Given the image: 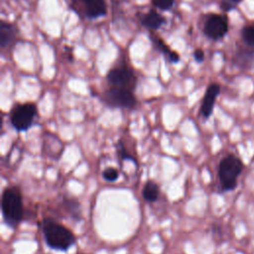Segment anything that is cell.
Wrapping results in <instances>:
<instances>
[{"instance_id": "4fadbf2b", "label": "cell", "mask_w": 254, "mask_h": 254, "mask_svg": "<svg viewBox=\"0 0 254 254\" xmlns=\"http://www.w3.org/2000/svg\"><path fill=\"white\" fill-rule=\"evenodd\" d=\"M142 25L151 30L159 29L165 22V19L154 10H150L142 18Z\"/></svg>"}, {"instance_id": "30bf717a", "label": "cell", "mask_w": 254, "mask_h": 254, "mask_svg": "<svg viewBox=\"0 0 254 254\" xmlns=\"http://www.w3.org/2000/svg\"><path fill=\"white\" fill-rule=\"evenodd\" d=\"M84 4L86 14L90 18H98L106 14V3L104 0H88Z\"/></svg>"}, {"instance_id": "ac0fdd59", "label": "cell", "mask_w": 254, "mask_h": 254, "mask_svg": "<svg viewBox=\"0 0 254 254\" xmlns=\"http://www.w3.org/2000/svg\"><path fill=\"white\" fill-rule=\"evenodd\" d=\"M153 4L161 10H169L173 4L174 0H152Z\"/></svg>"}, {"instance_id": "7a4b0ae2", "label": "cell", "mask_w": 254, "mask_h": 254, "mask_svg": "<svg viewBox=\"0 0 254 254\" xmlns=\"http://www.w3.org/2000/svg\"><path fill=\"white\" fill-rule=\"evenodd\" d=\"M1 210L5 223L13 229H16L24 220L23 194L18 186L4 189L1 197Z\"/></svg>"}, {"instance_id": "9c48e42d", "label": "cell", "mask_w": 254, "mask_h": 254, "mask_svg": "<svg viewBox=\"0 0 254 254\" xmlns=\"http://www.w3.org/2000/svg\"><path fill=\"white\" fill-rule=\"evenodd\" d=\"M62 209L66 216L74 221H80L82 219V210L80 202L73 196H63Z\"/></svg>"}, {"instance_id": "8992f818", "label": "cell", "mask_w": 254, "mask_h": 254, "mask_svg": "<svg viewBox=\"0 0 254 254\" xmlns=\"http://www.w3.org/2000/svg\"><path fill=\"white\" fill-rule=\"evenodd\" d=\"M107 80L111 86L134 90L136 87V76L127 67H115L109 70Z\"/></svg>"}, {"instance_id": "44dd1931", "label": "cell", "mask_w": 254, "mask_h": 254, "mask_svg": "<svg viewBox=\"0 0 254 254\" xmlns=\"http://www.w3.org/2000/svg\"><path fill=\"white\" fill-rule=\"evenodd\" d=\"M82 1H83V2H84V3H85V2H87V1H88V0H82Z\"/></svg>"}, {"instance_id": "7c38bea8", "label": "cell", "mask_w": 254, "mask_h": 254, "mask_svg": "<svg viewBox=\"0 0 254 254\" xmlns=\"http://www.w3.org/2000/svg\"><path fill=\"white\" fill-rule=\"evenodd\" d=\"M15 27L9 23L2 22L0 26V43L2 48L10 46L15 40Z\"/></svg>"}, {"instance_id": "277c9868", "label": "cell", "mask_w": 254, "mask_h": 254, "mask_svg": "<svg viewBox=\"0 0 254 254\" xmlns=\"http://www.w3.org/2000/svg\"><path fill=\"white\" fill-rule=\"evenodd\" d=\"M38 109L33 102L17 103L10 111V123L18 132H27L37 122Z\"/></svg>"}, {"instance_id": "ffe728a7", "label": "cell", "mask_w": 254, "mask_h": 254, "mask_svg": "<svg viewBox=\"0 0 254 254\" xmlns=\"http://www.w3.org/2000/svg\"><path fill=\"white\" fill-rule=\"evenodd\" d=\"M193 56H194L195 61H196V62H198V63L202 62V61H203V59H204V54H203V52H202L201 50H199V49H198V50H195V52H194Z\"/></svg>"}, {"instance_id": "5b68a950", "label": "cell", "mask_w": 254, "mask_h": 254, "mask_svg": "<svg viewBox=\"0 0 254 254\" xmlns=\"http://www.w3.org/2000/svg\"><path fill=\"white\" fill-rule=\"evenodd\" d=\"M102 100L107 106L112 108L134 109L138 103L133 90L114 86H111L103 93Z\"/></svg>"}, {"instance_id": "e0dca14e", "label": "cell", "mask_w": 254, "mask_h": 254, "mask_svg": "<svg viewBox=\"0 0 254 254\" xmlns=\"http://www.w3.org/2000/svg\"><path fill=\"white\" fill-rule=\"evenodd\" d=\"M242 38L250 46H254V26H246L242 29Z\"/></svg>"}, {"instance_id": "3957f363", "label": "cell", "mask_w": 254, "mask_h": 254, "mask_svg": "<svg viewBox=\"0 0 254 254\" xmlns=\"http://www.w3.org/2000/svg\"><path fill=\"white\" fill-rule=\"evenodd\" d=\"M244 170V163L242 160L229 153L225 155L218 163L217 178L219 193L229 192L236 190L238 186V180Z\"/></svg>"}, {"instance_id": "52a82bcc", "label": "cell", "mask_w": 254, "mask_h": 254, "mask_svg": "<svg viewBox=\"0 0 254 254\" xmlns=\"http://www.w3.org/2000/svg\"><path fill=\"white\" fill-rule=\"evenodd\" d=\"M228 31L227 18L223 15H210L204 25L205 35L212 40H219L225 36Z\"/></svg>"}, {"instance_id": "6da1fadb", "label": "cell", "mask_w": 254, "mask_h": 254, "mask_svg": "<svg viewBox=\"0 0 254 254\" xmlns=\"http://www.w3.org/2000/svg\"><path fill=\"white\" fill-rule=\"evenodd\" d=\"M46 244L53 250L66 252L76 242L75 234L52 217H45L39 223Z\"/></svg>"}, {"instance_id": "8fae6325", "label": "cell", "mask_w": 254, "mask_h": 254, "mask_svg": "<svg viewBox=\"0 0 254 254\" xmlns=\"http://www.w3.org/2000/svg\"><path fill=\"white\" fill-rule=\"evenodd\" d=\"M142 196L147 202L157 201L160 196L159 185L152 180L147 181L142 189Z\"/></svg>"}, {"instance_id": "ba28073f", "label": "cell", "mask_w": 254, "mask_h": 254, "mask_svg": "<svg viewBox=\"0 0 254 254\" xmlns=\"http://www.w3.org/2000/svg\"><path fill=\"white\" fill-rule=\"evenodd\" d=\"M219 92H220V86L217 83H211L207 87V89L204 93V96L202 98V102H201L200 110H199L200 115L205 120L211 116V114L213 112V108H214V103H215L216 97L218 96Z\"/></svg>"}, {"instance_id": "d6986e66", "label": "cell", "mask_w": 254, "mask_h": 254, "mask_svg": "<svg viewBox=\"0 0 254 254\" xmlns=\"http://www.w3.org/2000/svg\"><path fill=\"white\" fill-rule=\"evenodd\" d=\"M239 2H240V0H223L222 7L224 10H230V9L234 8V6Z\"/></svg>"}, {"instance_id": "2e32d148", "label": "cell", "mask_w": 254, "mask_h": 254, "mask_svg": "<svg viewBox=\"0 0 254 254\" xmlns=\"http://www.w3.org/2000/svg\"><path fill=\"white\" fill-rule=\"evenodd\" d=\"M119 171L113 167H108L105 168L102 172V178L104 181L109 182V183H113L116 182L119 178Z\"/></svg>"}, {"instance_id": "5bb4252c", "label": "cell", "mask_w": 254, "mask_h": 254, "mask_svg": "<svg viewBox=\"0 0 254 254\" xmlns=\"http://www.w3.org/2000/svg\"><path fill=\"white\" fill-rule=\"evenodd\" d=\"M116 153H117V156L120 159V161H126L127 160V161H131L134 164L138 165V161H137L135 155L129 151V149L127 148L126 144L124 143V141L122 139H119L117 141Z\"/></svg>"}, {"instance_id": "9a60e30c", "label": "cell", "mask_w": 254, "mask_h": 254, "mask_svg": "<svg viewBox=\"0 0 254 254\" xmlns=\"http://www.w3.org/2000/svg\"><path fill=\"white\" fill-rule=\"evenodd\" d=\"M154 41L156 42L158 49H160V51H161L164 55H166V57L168 58V60H169L170 62H172V63H178V62H179V60H180L179 55H178L176 52L171 51V50L169 49V47L166 46V45L163 43V41H161V39H156V40H154Z\"/></svg>"}]
</instances>
